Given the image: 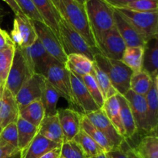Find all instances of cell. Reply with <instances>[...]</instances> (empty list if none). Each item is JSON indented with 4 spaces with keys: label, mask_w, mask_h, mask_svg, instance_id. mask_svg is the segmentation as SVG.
Instances as JSON below:
<instances>
[{
    "label": "cell",
    "mask_w": 158,
    "mask_h": 158,
    "mask_svg": "<svg viewBox=\"0 0 158 158\" xmlns=\"http://www.w3.org/2000/svg\"><path fill=\"white\" fill-rule=\"evenodd\" d=\"M52 2L62 19L81 34L91 47L98 48L89 26L85 6L76 0H52Z\"/></svg>",
    "instance_id": "obj_1"
},
{
    "label": "cell",
    "mask_w": 158,
    "mask_h": 158,
    "mask_svg": "<svg viewBox=\"0 0 158 158\" xmlns=\"http://www.w3.org/2000/svg\"><path fill=\"white\" fill-rule=\"evenodd\" d=\"M91 30L97 44L115 26L114 9L103 0H91L85 5Z\"/></svg>",
    "instance_id": "obj_2"
},
{
    "label": "cell",
    "mask_w": 158,
    "mask_h": 158,
    "mask_svg": "<svg viewBox=\"0 0 158 158\" xmlns=\"http://www.w3.org/2000/svg\"><path fill=\"white\" fill-rule=\"evenodd\" d=\"M94 61L108 76L118 94L124 95L129 90L130 82L134 72L121 60L108 58L99 50L94 56Z\"/></svg>",
    "instance_id": "obj_3"
},
{
    "label": "cell",
    "mask_w": 158,
    "mask_h": 158,
    "mask_svg": "<svg viewBox=\"0 0 158 158\" xmlns=\"http://www.w3.org/2000/svg\"><path fill=\"white\" fill-rule=\"evenodd\" d=\"M59 39L67 56L80 53L94 60V56L99 51L98 48L91 47L81 34L62 19L59 23Z\"/></svg>",
    "instance_id": "obj_4"
},
{
    "label": "cell",
    "mask_w": 158,
    "mask_h": 158,
    "mask_svg": "<svg viewBox=\"0 0 158 158\" xmlns=\"http://www.w3.org/2000/svg\"><path fill=\"white\" fill-rule=\"evenodd\" d=\"M148 42L156 35L158 12H145L131 10L127 8L115 9Z\"/></svg>",
    "instance_id": "obj_5"
},
{
    "label": "cell",
    "mask_w": 158,
    "mask_h": 158,
    "mask_svg": "<svg viewBox=\"0 0 158 158\" xmlns=\"http://www.w3.org/2000/svg\"><path fill=\"white\" fill-rule=\"evenodd\" d=\"M33 74L22 49L15 46L13 60L5 86L15 97L20 88Z\"/></svg>",
    "instance_id": "obj_6"
},
{
    "label": "cell",
    "mask_w": 158,
    "mask_h": 158,
    "mask_svg": "<svg viewBox=\"0 0 158 158\" xmlns=\"http://www.w3.org/2000/svg\"><path fill=\"white\" fill-rule=\"evenodd\" d=\"M45 78L56 89L60 97L68 102L70 108L76 110L77 105L73 94L70 74L66 66L56 60L49 66Z\"/></svg>",
    "instance_id": "obj_7"
},
{
    "label": "cell",
    "mask_w": 158,
    "mask_h": 158,
    "mask_svg": "<svg viewBox=\"0 0 158 158\" xmlns=\"http://www.w3.org/2000/svg\"><path fill=\"white\" fill-rule=\"evenodd\" d=\"M31 22L36 32L38 40L45 49L56 61L65 66L67 61V55L63 50L61 43L55 32L44 23L33 20H31Z\"/></svg>",
    "instance_id": "obj_8"
},
{
    "label": "cell",
    "mask_w": 158,
    "mask_h": 158,
    "mask_svg": "<svg viewBox=\"0 0 158 158\" xmlns=\"http://www.w3.org/2000/svg\"><path fill=\"white\" fill-rule=\"evenodd\" d=\"M22 50L34 73L40 74L44 77L49 66L56 61L55 59L48 53L38 39L32 46L22 49Z\"/></svg>",
    "instance_id": "obj_9"
},
{
    "label": "cell",
    "mask_w": 158,
    "mask_h": 158,
    "mask_svg": "<svg viewBox=\"0 0 158 158\" xmlns=\"http://www.w3.org/2000/svg\"><path fill=\"white\" fill-rule=\"evenodd\" d=\"M10 36L15 46L21 49L32 46L38 39L32 22L25 15H15Z\"/></svg>",
    "instance_id": "obj_10"
},
{
    "label": "cell",
    "mask_w": 158,
    "mask_h": 158,
    "mask_svg": "<svg viewBox=\"0 0 158 158\" xmlns=\"http://www.w3.org/2000/svg\"><path fill=\"white\" fill-rule=\"evenodd\" d=\"M86 117L96 128L103 133V135L110 142L114 149L120 148L127 143L126 139L118 132L102 109L87 114Z\"/></svg>",
    "instance_id": "obj_11"
},
{
    "label": "cell",
    "mask_w": 158,
    "mask_h": 158,
    "mask_svg": "<svg viewBox=\"0 0 158 158\" xmlns=\"http://www.w3.org/2000/svg\"><path fill=\"white\" fill-rule=\"evenodd\" d=\"M45 81L46 78L43 76L34 73L23 84L15 96L19 110L32 102L41 100Z\"/></svg>",
    "instance_id": "obj_12"
},
{
    "label": "cell",
    "mask_w": 158,
    "mask_h": 158,
    "mask_svg": "<svg viewBox=\"0 0 158 158\" xmlns=\"http://www.w3.org/2000/svg\"><path fill=\"white\" fill-rule=\"evenodd\" d=\"M97 47L105 56L121 60L127 46L115 26L103 35Z\"/></svg>",
    "instance_id": "obj_13"
},
{
    "label": "cell",
    "mask_w": 158,
    "mask_h": 158,
    "mask_svg": "<svg viewBox=\"0 0 158 158\" xmlns=\"http://www.w3.org/2000/svg\"><path fill=\"white\" fill-rule=\"evenodd\" d=\"M69 74L74 99L77 103V107L82 110V114L87 115L100 110V108L97 104L80 77L70 71Z\"/></svg>",
    "instance_id": "obj_14"
},
{
    "label": "cell",
    "mask_w": 158,
    "mask_h": 158,
    "mask_svg": "<svg viewBox=\"0 0 158 158\" xmlns=\"http://www.w3.org/2000/svg\"><path fill=\"white\" fill-rule=\"evenodd\" d=\"M56 114L64 136V141L73 140L81 129L83 114L70 107L57 109Z\"/></svg>",
    "instance_id": "obj_15"
},
{
    "label": "cell",
    "mask_w": 158,
    "mask_h": 158,
    "mask_svg": "<svg viewBox=\"0 0 158 158\" xmlns=\"http://www.w3.org/2000/svg\"><path fill=\"white\" fill-rule=\"evenodd\" d=\"M132 110L137 130L148 134V102L145 96L139 95L129 89L123 95Z\"/></svg>",
    "instance_id": "obj_16"
},
{
    "label": "cell",
    "mask_w": 158,
    "mask_h": 158,
    "mask_svg": "<svg viewBox=\"0 0 158 158\" xmlns=\"http://www.w3.org/2000/svg\"><path fill=\"white\" fill-rule=\"evenodd\" d=\"M19 117V108L15 97L5 86L0 93V127L13 122H16Z\"/></svg>",
    "instance_id": "obj_17"
},
{
    "label": "cell",
    "mask_w": 158,
    "mask_h": 158,
    "mask_svg": "<svg viewBox=\"0 0 158 158\" xmlns=\"http://www.w3.org/2000/svg\"><path fill=\"white\" fill-rule=\"evenodd\" d=\"M114 20H115L116 27L123 38V41L126 43L127 47H134V46L144 47L146 44L145 40L115 9H114Z\"/></svg>",
    "instance_id": "obj_18"
},
{
    "label": "cell",
    "mask_w": 158,
    "mask_h": 158,
    "mask_svg": "<svg viewBox=\"0 0 158 158\" xmlns=\"http://www.w3.org/2000/svg\"><path fill=\"white\" fill-rule=\"evenodd\" d=\"M39 134L58 144L63 143L64 136L57 114L44 117L39 127Z\"/></svg>",
    "instance_id": "obj_19"
},
{
    "label": "cell",
    "mask_w": 158,
    "mask_h": 158,
    "mask_svg": "<svg viewBox=\"0 0 158 158\" xmlns=\"http://www.w3.org/2000/svg\"><path fill=\"white\" fill-rule=\"evenodd\" d=\"M60 144L51 141L38 133L29 147L21 153V158H40L46 153L60 148Z\"/></svg>",
    "instance_id": "obj_20"
},
{
    "label": "cell",
    "mask_w": 158,
    "mask_h": 158,
    "mask_svg": "<svg viewBox=\"0 0 158 158\" xmlns=\"http://www.w3.org/2000/svg\"><path fill=\"white\" fill-rule=\"evenodd\" d=\"M37 10L47 25L59 38V23L60 17L56 10L52 0H32ZM60 40V39H59Z\"/></svg>",
    "instance_id": "obj_21"
},
{
    "label": "cell",
    "mask_w": 158,
    "mask_h": 158,
    "mask_svg": "<svg viewBox=\"0 0 158 158\" xmlns=\"http://www.w3.org/2000/svg\"><path fill=\"white\" fill-rule=\"evenodd\" d=\"M117 97L120 103V117L125 131V139L127 140L133 138L138 132V130L127 100L124 96L120 94H117Z\"/></svg>",
    "instance_id": "obj_22"
},
{
    "label": "cell",
    "mask_w": 158,
    "mask_h": 158,
    "mask_svg": "<svg viewBox=\"0 0 158 158\" xmlns=\"http://www.w3.org/2000/svg\"><path fill=\"white\" fill-rule=\"evenodd\" d=\"M143 70L153 79L158 75V38L154 37L146 43L143 53Z\"/></svg>",
    "instance_id": "obj_23"
},
{
    "label": "cell",
    "mask_w": 158,
    "mask_h": 158,
    "mask_svg": "<svg viewBox=\"0 0 158 158\" xmlns=\"http://www.w3.org/2000/svg\"><path fill=\"white\" fill-rule=\"evenodd\" d=\"M65 66L69 71L80 77L93 73L94 62L83 54L72 53L67 56V61Z\"/></svg>",
    "instance_id": "obj_24"
},
{
    "label": "cell",
    "mask_w": 158,
    "mask_h": 158,
    "mask_svg": "<svg viewBox=\"0 0 158 158\" xmlns=\"http://www.w3.org/2000/svg\"><path fill=\"white\" fill-rule=\"evenodd\" d=\"M16 124L18 129V148L22 153L29 147L32 140L38 134L39 127L20 117H19L17 120Z\"/></svg>",
    "instance_id": "obj_25"
},
{
    "label": "cell",
    "mask_w": 158,
    "mask_h": 158,
    "mask_svg": "<svg viewBox=\"0 0 158 158\" xmlns=\"http://www.w3.org/2000/svg\"><path fill=\"white\" fill-rule=\"evenodd\" d=\"M118 132L125 138V131L120 117V107L117 95L106 100L101 108Z\"/></svg>",
    "instance_id": "obj_26"
},
{
    "label": "cell",
    "mask_w": 158,
    "mask_h": 158,
    "mask_svg": "<svg viewBox=\"0 0 158 158\" xmlns=\"http://www.w3.org/2000/svg\"><path fill=\"white\" fill-rule=\"evenodd\" d=\"M132 149L139 158H158V137L147 134Z\"/></svg>",
    "instance_id": "obj_27"
},
{
    "label": "cell",
    "mask_w": 158,
    "mask_h": 158,
    "mask_svg": "<svg viewBox=\"0 0 158 158\" xmlns=\"http://www.w3.org/2000/svg\"><path fill=\"white\" fill-rule=\"evenodd\" d=\"M19 117L39 127L46 117V112L41 100L32 102L20 109Z\"/></svg>",
    "instance_id": "obj_28"
},
{
    "label": "cell",
    "mask_w": 158,
    "mask_h": 158,
    "mask_svg": "<svg viewBox=\"0 0 158 158\" xmlns=\"http://www.w3.org/2000/svg\"><path fill=\"white\" fill-rule=\"evenodd\" d=\"M148 102V134H151L158 127V93L154 83L146 95Z\"/></svg>",
    "instance_id": "obj_29"
},
{
    "label": "cell",
    "mask_w": 158,
    "mask_h": 158,
    "mask_svg": "<svg viewBox=\"0 0 158 158\" xmlns=\"http://www.w3.org/2000/svg\"><path fill=\"white\" fill-rule=\"evenodd\" d=\"M154 83V79L144 70L134 72L130 82V89L139 95L145 96L148 94Z\"/></svg>",
    "instance_id": "obj_30"
},
{
    "label": "cell",
    "mask_w": 158,
    "mask_h": 158,
    "mask_svg": "<svg viewBox=\"0 0 158 158\" xmlns=\"http://www.w3.org/2000/svg\"><path fill=\"white\" fill-rule=\"evenodd\" d=\"M144 47L134 46L127 47L123 52L121 61L133 72H138L143 69Z\"/></svg>",
    "instance_id": "obj_31"
},
{
    "label": "cell",
    "mask_w": 158,
    "mask_h": 158,
    "mask_svg": "<svg viewBox=\"0 0 158 158\" xmlns=\"http://www.w3.org/2000/svg\"><path fill=\"white\" fill-rule=\"evenodd\" d=\"M59 98H60V95L56 89L46 79L41 97V101L44 106L46 116L56 114L57 103H58Z\"/></svg>",
    "instance_id": "obj_32"
},
{
    "label": "cell",
    "mask_w": 158,
    "mask_h": 158,
    "mask_svg": "<svg viewBox=\"0 0 158 158\" xmlns=\"http://www.w3.org/2000/svg\"><path fill=\"white\" fill-rule=\"evenodd\" d=\"M73 140L81 147L87 157H94L104 153L100 145L83 129H80Z\"/></svg>",
    "instance_id": "obj_33"
},
{
    "label": "cell",
    "mask_w": 158,
    "mask_h": 158,
    "mask_svg": "<svg viewBox=\"0 0 158 158\" xmlns=\"http://www.w3.org/2000/svg\"><path fill=\"white\" fill-rule=\"evenodd\" d=\"M81 129H83L87 134H89L97 143L100 146V148L104 151L105 153H108L114 149L110 142L108 140V139L103 134V133L100 132L97 128H96L94 125L91 123L86 117V115L83 114L81 120Z\"/></svg>",
    "instance_id": "obj_34"
},
{
    "label": "cell",
    "mask_w": 158,
    "mask_h": 158,
    "mask_svg": "<svg viewBox=\"0 0 158 158\" xmlns=\"http://www.w3.org/2000/svg\"><path fill=\"white\" fill-rule=\"evenodd\" d=\"M92 75L94 76L97 81V85L101 91L104 100L118 94L117 89L113 86L108 76L101 69H100V67L96 64L95 62H94V71H93Z\"/></svg>",
    "instance_id": "obj_35"
},
{
    "label": "cell",
    "mask_w": 158,
    "mask_h": 158,
    "mask_svg": "<svg viewBox=\"0 0 158 158\" xmlns=\"http://www.w3.org/2000/svg\"><path fill=\"white\" fill-rule=\"evenodd\" d=\"M15 46L0 51V83L5 86L15 54Z\"/></svg>",
    "instance_id": "obj_36"
},
{
    "label": "cell",
    "mask_w": 158,
    "mask_h": 158,
    "mask_svg": "<svg viewBox=\"0 0 158 158\" xmlns=\"http://www.w3.org/2000/svg\"><path fill=\"white\" fill-rule=\"evenodd\" d=\"M79 77L83 81V83H84L86 89H88V91L91 94V96L93 97L94 100H95L97 104L98 105L99 107L101 109L103 107L105 100L103 99L101 91H100V88H99L97 81H96L94 76L92 74H86V75L80 76Z\"/></svg>",
    "instance_id": "obj_37"
},
{
    "label": "cell",
    "mask_w": 158,
    "mask_h": 158,
    "mask_svg": "<svg viewBox=\"0 0 158 158\" xmlns=\"http://www.w3.org/2000/svg\"><path fill=\"white\" fill-rule=\"evenodd\" d=\"M60 156L64 158H87L81 147L73 139L63 141L60 146Z\"/></svg>",
    "instance_id": "obj_38"
},
{
    "label": "cell",
    "mask_w": 158,
    "mask_h": 158,
    "mask_svg": "<svg viewBox=\"0 0 158 158\" xmlns=\"http://www.w3.org/2000/svg\"><path fill=\"white\" fill-rule=\"evenodd\" d=\"M15 1L19 6V7L20 8L22 12H23V14L26 17H28L29 19L44 23L43 17L41 16L39 11L37 10L36 7L32 2V0H15Z\"/></svg>",
    "instance_id": "obj_39"
},
{
    "label": "cell",
    "mask_w": 158,
    "mask_h": 158,
    "mask_svg": "<svg viewBox=\"0 0 158 158\" xmlns=\"http://www.w3.org/2000/svg\"><path fill=\"white\" fill-rule=\"evenodd\" d=\"M0 140L19 148L18 129H17L16 122L9 123L3 128L0 134Z\"/></svg>",
    "instance_id": "obj_40"
},
{
    "label": "cell",
    "mask_w": 158,
    "mask_h": 158,
    "mask_svg": "<svg viewBox=\"0 0 158 158\" xmlns=\"http://www.w3.org/2000/svg\"><path fill=\"white\" fill-rule=\"evenodd\" d=\"M126 8L138 12H158V0H136Z\"/></svg>",
    "instance_id": "obj_41"
},
{
    "label": "cell",
    "mask_w": 158,
    "mask_h": 158,
    "mask_svg": "<svg viewBox=\"0 0 158 158\" xmlns=\"http://www.w3.org/2000/svg\"><path fill=\"white\" fill-rule=\"evenodd\" d=\"M0 158H21L19 149L0 140Z\"/></svg>",
    "instance_id": "obj_42"
},
{
    "label": "cell",
    "mask_w": 158,
    "mask_h": 158,
    "mask_svg": "<svg viewBox=\"0 0 158 158\" xmlns=\"http://www.w3.org/2000/svg\"><path fill=\"white\" fill-rule=\"evenodd\" d=\"M15 46V43L8 32L0 28V51Z\"/></svg>",
    "instance_id": "obj_43"
},
{
    "label": "cell",
    "mask_w": 158,
    "mask_h": 158,
    "mask_svg": "<svg viewBox=\"0 0 158 158\" xmlns=\"http://www.w3.org/2000/svg\"><path fill=\"white\" fill-rule=\"evenodd\" d=\"M131 148V147H129ZM127 149L123 148V145L119 148L113 149L110 152L107 153L109 158H129L127 154Z\"/></svg>",
    "instance_id": "obj_44"
},
{
    "label": "cell",
    "mask_w": 158,
    "mask_h": 158,
    "mask_svg": "<svg viewBox=\"0 0 158 158\" xmlns=\"http://www.w3.org/2000/svg\"><path fill=\"white\" fill-rule=\"evenodd\" d=\"M103 1L114 9H121V8H126L130 3L136 0H103Z\"/></svg>",
    "instance_id": "obj_45"
},
{
    "label": "cell",
    "mask_w": 158,
    "mask_h": 158,
    "mask_svg": "<svg viewBox=\"0 0 158 158\" xmlns=\"http://www.w3.org/2000/svg\"><path fill=\"white\" fill-rule=\"evenodd\" d=\"M9 7L11 8L12 11L14 12L15 15H24L23 12H22V10L20 9V8L19 7V6L17 5V3L15 2V0H3Z\"/></svg>",
    "instance_id": "obj_46"
},
{
    "label": "cell",
    "mask_w": 158,
    "mask_h": 158,
    "mask_svg": "<svg viewBox=\"0 0 158 158\" xmlns=\"http://www.w3.org/2000/svg\"><path fill=\"white\" fill-rule=\"evenodd\" d=\"M60 147L56 149L52 150L49 152L46 153V154L42 156L40 158H60Z\"/></svg>",
    "instance_id": "obj_47"
},
{
    "label": "cell",
    "mask_w": 158,
    "mask_h": 158,
    "mask_svg": "<svg viewBox=\"0 0 158 158\" xmlns=\"http://www.w3.org/2000/svg\"><path fill=\"white\" fill-rule=\"evenodd\" d=\"M127 154H128V156H129V158H139L137 156V154L134 152V151H133V149L131 147V148H128Z\"/></svg>",
    "instance_id": "obj_48"
},
{
    "label": "cell",
    "mask_w": 158,
    "mask_h": 158,
    "mask_svg": "<svg viewBox=\"0 0 158 158\" xmlns=\"http://www.w3.org/2000/svg\"><path fill=\"white\" fill-rule=\"evenodd\" d=\"M94 158H109L108 157V154L107 153H102V154H100V155L98 156H96V157H94Z\"/></svg>",
    "instance_id": "obj_49"
},
{
    "label": "cell",
    "mask_w": 158,
    "mask_h": 158,
    "mask_svg": "<svg viewBox=\"0 0 158 158\" xmlns=\"http://www.w3.org/2000/svg\"><path fill=\"white\" fill-rule=\"evenodd\" d=\"M154 85H155L156 89H157L158 93V75L156 76V77L154 78Z\"/></svg>",
    "instance_id": "obj_50"
},
{
    "label": "cell",
    "mask_w": 158,
    "mask_h": 158,
    "mask_svg": "<svg viewBox=\"0 0 158 158\" xmlns=\"http://www.w3.org/2000/svg\"><path fill=\"white\" fill-rule=\"evenodd\" d=\"M5 14H6V12H5V10L3 9V8L0 6V19L5 16Z\"/></svg>",
    "instance_id": "obj_51"
},
{
    "label": "cell",
    "mask_w": 158,
    "mask_h": 158,
    "mask_svg": "<svg viewBox=\"0 0 158 158\" xmlns=\"http://www.w3.org/2000/svg\"><path fill=\"white\" fill-rule=\"evenodd\" d=\"M76 1H77V2L80 3V4L83 5V6H85V5H86V3L88 2L91 1V0H76Z\"/></svg>",
    "instance_id": "obj_52"
},
{
    "label": "cell",
    "mask_w": 158,
    "mask_h": 158,
    "mask_svg": "<svg viewBox=\"0 0 158 158\" xmlns=\"http://www.w3.org/2000/svg\"><path fill=\"white\" fill-rule=\"evenodd\" d=\"M149 134H152V135H154V136H156V137H158V127L156 128L155 130H154V131H152V132Z\"/></svg>",
    "instance_id": "obj_53"
},
{
    "label": "cell",
    "mask_w": 158,
    "mask_h": 158,
    "mask_svg": "<svg viewBox=\"0 0 158 158\" xmlns=\"http://www.w3.org/2000/svg\"><path fill=\"white\" fill-rule=\"evenodd\" d=\"M155 37L158 38V20H157V31H156V35Z\"/></svg>",
    "instance_id": "obj_54"
},
{
    "label": "cell",
    "mask_w": 158,
    "mask_h": 158,
    "mask_svg": "<svg viewBox=\"0 0 158 158\" xmlns=\"http://www.w3.org/2000/svg\"><path fill=\"white\" fill-rule=\"evenodd\" d=\"M4 87H5V86H2L1 83H0V93H1V92H2V89H4Z\"/></svg>",
    "instance_id": "obj_55"
},
{
    "label": "cell",
    "mask_w": 158,
    "mask_h": 158,
    "mask_svg": "<svg viewBox=\"0 0 158 158\" xmlns=\"http://www.w3.org/2000/svg\"><path fill=\"white\" fill-rule=\"evenodd\" d=\"M2 130L1 129V127H0V134H1V132H2Z\"/></svg>",
    "instance_id": "obj_56"
},
{
    "label": "cell",
    "mask_w": 158,
    "mask_h": 158,
    "mask_svg": "<svg viewBox=\"0 0 158 158\" xmlns=\"http://www.w3.org/2000/svg\"><path fill=\"white\" fill-rule=\"evenodd\" d=\"M60 158H64V157H61V156H60Z\"/></svg>",
    "instance_id": "obj_57"
},
{
    "label": "cell",
    "mask_w": 158,
    "mask_h": 158,
    "mask_svg": "<svg viewBox=\"0 0 158 158\" xmlns=\"http://www.w3.org/2000/svg\"><path fill=\"white\" fill-rule=\"evenodd\" d=\"M87 158H94V157H87Z\"/></svg>",
    "instance_id": "obj_58"
}]
</instances>
